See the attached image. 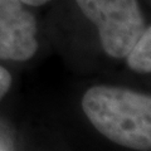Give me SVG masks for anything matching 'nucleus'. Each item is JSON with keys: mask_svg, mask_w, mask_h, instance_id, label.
Here are the masks:
<instances>
[{"mask_svg": "<svg viewBox=\"0 0 151 151\" xmlns=\"http://www.w3.org/2000/svg\"><path fill=\"white\" fill-rule=\"evenodd\" d=\"M82 108L103 136L135 150L151 149V98L127 88L94 86L84 93Z\"/></svg>", "mask_w": 151, "mask_h": 151, "instance_id": "1", "label": "nucleus"}, {"mask_svg": "<svg viewBox=\"0 0 151 151\" xmlns=\"http://www.w3.org/2000/svg\"><path fill=\"white\" fill-rule=\"evenodd\" d=\"M82 13L97 27L103 50L124 58L145 30L137 0H76Z\"/></svg>", "mask_w": 151, "mask_h": 151, "instance_id": "2", "label": "nucleus"}, {"mask_svg": "<svg viewBox=\"0 0 151 151\" xmlns=\"http://www.w3.org/2000/svg\"><path fill=\"white\" fill-rule=\"evenodd\" d=\"M37 20L20 0H0V58L24 62L38 49Z\"/></svg>", "mask_w": 151, "mask_h": 151, "instance_id": "3", "label": "nucleus"}, {"mask_svg": "<svg viewBox=\"0 0 151 151\" xmlns=\"http://www.w3.org/2000/svg\"><path fill=\"white\" fill-rule=\"evenodd\" d=\"M129 67L139 73L151 72V28H145L137 42L127 53Z\"/></svg>", "mask_w": 151, "mask_h": 151, "instance_id": "4", "label": "nucleus"}, {"mask_svg": "<svg viewBox=\"0 0 151 151\" xmlns=\"http://www.w3.org/2000/svg\"><path fill=\"white\" fill-rule=\"evenodd\" d=\"M12 84V76L8 70L0 65V100L5 96Z\"/></svg>", "mask_w": 151, "mask_h": 151, "instance_id": "5", "label": "nucleus"}, {"mask_svg": "<svg viewBox=\"0 0 151 151\" xmlns=\"http://www.w3.org/2000/svg\"><path fill=\"white\" fill-rule=\"evenodd\" d=\"M22 3L28 4V5H33V6H39V5H43V4L50 1V0H20Z\"/></svg>", "mask_w": 151, "mask_h": 151, "instance_id": "6", "label": "nucleus"}]
</instances>
